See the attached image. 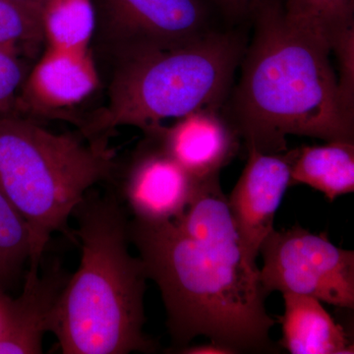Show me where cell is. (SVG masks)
<instances>
[{"label":"cell","instance_id":"cell-1","mask_svg":"<svg viewBox=\"0 0 354 354\" xmlns=\"http://www.w3.org/2000/svg\"><path fill=\"white\" fill-rule=\"evenodd\" d=\"M128 237L160 291L176 351L204 335L234 353H272L276 321L266 309L260 269L247 259L218 176L200 181L174 220H130Z\"/></svg>","mask_w":354,"mask_h":354},{"label":"cell","instance_id":"cell-2","mask_svg":"<svg viewBox=\"0 0 354 354\" xmlns=\"http://www.w3.org/2000/svg\"><path fill=\"white\" fill-rule=\"evenodd\" d=\"M250 32L241 79L221 108L246 150L286 152L288 135L354 142V111L330 51L286 22L281 0L261 9Z\"/></svg>","mask_w":354,"mask_h":354},{"label":"cell","instance_id":"cell-3","mask_svg":"<svg viewBox=\"0 0 354 354\" xmlns=\"http://www.w3.org/2000/svg\"><path fill=\"white\" fill-rule=\"evenodd\" d=\"M80 241L78 269L70 274L50 333L65 354L153 353L143 332L147 276L129 250L128 216L113 193L88 191L74 211Z\"/></svg>","mask_w":354,"mask_h":354},{"label":"cell","instance_id":"cell-4","mask_svg":"<svg viewBox=\"0 0 354 354\" xmlns=\"http://www.w3.org/2000/svg\"><path fill=\"white\" fill-rule=\"evenodd\" d=\"M249 35L250 28H228L183 46L114 62L108 101L88 120L80 121L81 134L108 139L122 127L147 132L197 109L223 108Z\"/></svg>","mask_w":354,"mask_h":354},{"label":"cell","instance_id":"cell-5","mask_svg":"<svg viewBox=\"0 0 354 354\" xmlns=\"http://www.w3.org/2000/svg\"><path fill=\"white\" fill-rule=\"evenodd\" d=\"M118 171L108 139L57 134L19 113L0 120V191L31 228L39 267L51 235L66 232L88 191Z\"/></svg>","mask_w":354,"mask_h":354},{"label":"cell","instance_id":"cell-6","mask_svg":"<svg viewBox=\"0 0 354 354\" xmlns=\"http://www.w3.org/2000/svg\"><path fill=\"white\" fill-rule=\"evenodd\" d=\"M94 39L113 64L230 27L208 0H94Z\"/></svg>","mask_w":354,"mask_h":354},{"label":"cell","instance_id":"cell-7","mask_svg":"<svg viewBox=\"0 0 354 354\" xmlns=\"http://www.w3.org/2000/svg\"><path fill=\"white\" fill-rule=\"evenodd\" d=\"M260 253V283L267 297L281 291L354 308V252L335 246L327 234H314L300 225L274 230Z\"/></svg>","mask_w":354,"mask_h":354},{"label":"cell","instance_id":"cell-8","mask_svg":"<svg viewBox=\"0 0 354 354\" xmlns=\"http://www.w3.org/2000/svg\"><path fill=\"white\" fill-rule=\"evenodd\" d=\"M199 183L153 137L146 135L125 167L120 195L133 218L158 223L180 216Z\"/></svg>","mask_w":354,"mask_h":354},{"label":"cell","instance_id":"cell-9","mask_svg":"<svg viewBox=\"0 0 354 354\" xmlns=\"http://www.w3.org/2000/svg\"><path fill=\"white\" fill-rule=\"evenodd\" d=\"M246 151L245 167L227 201L247 259L258 267L261 246L274 230V216L290 186L291 151Z\"/></svg>","mask_w":354,"mask_h":354},{"label":"cell","instance_id":"cell-10","mask_svg":"<svg viewBox=\"0 0 354 354\" xmlns=\"http://www.w3.org/2000/svg\"><path fill=\"white\" fill-rule=\"evenodd\" d=\"M39 268L28 267L19 297L0 292V354L43 353L70 274L57 261Z\"/></svg>","mask_w":354,"mask_h":354},{"label":"cell","instance_id":"cell-11","mask_svg":"<svg viewBox=\"0 0 354 354\" xmlns=\"http://www.w3.org/2000/svg\"><path fill=\"white\" fill-rule=\"evenodd\" d=\"M197 180L220 176L239 153L241 139L221 109H197L171 127L145 132Z\"/></svg>","mask_w":354,"mask_h":354},{"label":"cell","instance_id":"cell-12","mask_svg":"<svg viewBox=\"0 0 354 354\" xmlns=\"http://www.w3.org/2000/svg\"><path fill=\"white\" fill-rule=\"evenodd\" d=\"M99 84L100 74L92 50L46 46L26 76L16 113L50 116V113L66 111L88 99Z\"/></svg>","mask_w":354,"mask_h":354},{"label":"cell","instance_id":"cell-13","mask_svg":"<svg viewBox=\"0 0 354 354\" xmlns=\"http://www.w3.org/2000/svg\"><path fill=\"white\" fill-rule=\"evenodd\" d=\"M281 346L292 354L353 353L348 334L314 297L283 293Z\"/></svg>","mask_w":354,"mask_h":354},{"label":"cell","instance_id":"cell-14","mask_svg":"<svg viewBox=\"0 0 354 354\" xmlns=\"http://www.w3.org/2000/svg\"><path fill=\"white\" fill-rule=\"evenodd\" d=\"M304 184L335 201L354 192V142H327L291 150L290 186Z\"/></svg>","mask_w":354,"mask_h":354},{"label":"cell","instance_id":"cell-15","mask_svg":"<svg viewBox=\"0 0 354 354\" xmlns=\"http://www.w3.org/2000/svg\"><path fill=\"white\" fill-rule=\"evenodd\" d=\"M286 22L330 51L354 32V0H281Z\"/></svg>","mask_w":354,"mask_h":354},{"label":"cell","instance_id":"cell-16","mask_svg":"<svg viewBox=\"0 0 354 354\" xmlns=\"http://www.w3.org/2000/svg\"><path fill=\"white\" fill-rule=\"evenodd\" d=\"M41 22L48 48L91 50L97 28L94 0H44L41 7Z\"/></svg>","mask_w":354,"mask_h":354},{"label":"cell","instance_id":"cell-17","mask_svg":"<svg viewBox=\"0 0 354 354\" xmlns=\"http://www.w3.org/2000/svg\"><path fill=\"white\" fill-rule=\"evenodd\" d=\"M32 256L31 228L0 191V292L15 286Z\"/></svg>","mask_w":354,"mask_h":354},{"label":"cell","instance_id":"cell-18","mask_svg":"<svg viewBox=\"0 0 354 354\" xmlns=\"http://www.w3.org/2000/svg\"><path fill=\"white\" fill-rule=\"evenodd\" d=\"M43 41L41 9L17 0H0V44H13L32 55Z\"/></svg>","mask_w":354,"mask_h":354},{"label":"cell","instance_id":"cell-19","mask_svg":"<svg viewBox=\"0 0 354 354\" xmlns=\"http://www.w3.org/2000/svg\"><path fill=\"white\" fill-rule=\"evenodd\" d=\"M13 44H0V120L16 113L18 97L29 69Z\"/></svg>","mask_w":354,"mask_h":354},{"label":"cell","instance_id":"cell-20","mask_svg":"<svg viewBox=\"0 0 354 354\" xmlns=\"http://www.w3.org/2000/svg\"><path fill=\"white\" fill-rule=\"evenodd\" d=\"M230 27L250 28L261 9L272 0H208Z\"/></svg>","mask_w":354,"mask_h":354},{"label":"cell","instance_id":"cell-21","mask_svg":"<svg viewBox=\"0 0 354 354\" xmlns=\"http://www.w3.org/2000/svg\"><path fill=\"white\" fill-rule=\"evenodd\" d=\"M179 353L185 354H235L234 351L227 348V346H221L215 342H209L201 346H187L178 349Z\"/></svg>","mask_w":354,"mask_h":354},{"label":"cell","instance_id":"cell-22","mask_svg":"<svg viewBox=\"0 0 354 354\" xmlns=\"http://www.w3.org/2000/svg\"><path fill=\"white\" fill-rule=\"evenodd\" d=\"M17 1L22 2V3L27 4V6L41 9V4L44 3V0H17Z\"/></svg>","mask_w":354,"mask_h":354}]
</instances>
